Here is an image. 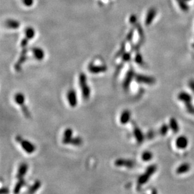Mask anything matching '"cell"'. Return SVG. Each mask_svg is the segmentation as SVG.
<instances>
[{"label": "cell", "mask_w": 194, "mask_h": 194, "mask_svg": "<svg viewBox=\"0 0 194 194\" xmlns=\"http://www.w3.org/2000/svg\"><path fill=\"white\" fill-rule=\"evenodd\" d=\"M186 108H187V111L191 114L194 115V106H192V101H189V102H187L185 103H184Z\"/></svg>", "instance_id": "29"}, {"label": "cell", "mask_w": 194, "mask_h": 194, "mask_svg": "<svg viewBox=\"0 0 194 194\" xmlns=\"http://www.w3.org/2000/svg\"><path fill=\"white\" fill-rule=\"evenodd\" d=\"M28 39L26 37L24 39H23L22 40V42H21V47L22 48H25L28 44Z\"/></svg>", "instance_id": "34"}, {"label": "cell", "mask_w": 194, "mask_h": 194, "mask_svg": "<svg viewBox=\"0 0 194 194\" xmlns=\"http://www.w3.org/2000/svg\"><path fill=\"white\" fill-rule=\"evenodd\" d=\"M135 60L139 65H143V59L142 55L139 53H137L135 58Z\"/></svg>", "instance_id": "30"}, {"label": "cell", "mask_w": 194, "mask_h": 194, "mask_svg": "<svg viewBox=\"0 0 194 194\" xmlns=\"http://www.w3.org/2000/svg\"><path fill=\"white\" fill-rule=\"evenodd\" d=\"M188 140L185 136H180L176 140L175 145L179 149H185L188 147Z\"/></svg>", "instance_id": "12"}, {"label": "cell", "mask_w": 194, "mask_h": 194, "mask_svg": "<svg viewBox=\"0 0 194 194\" xmlns=\"http://www.w3.org/2000/svg\"><path fill=\"white\" fill-rule=\"evenodd\" d=\"M28 166L27 163H21L18 168L16 178L18 180L23 178V177H25V175L27 174L28 172Z\"/></svg>", "instance_id": "13"}, {"label": "cell", "mask_w": 194, "mask_h": 194, "mask_svg": "<svg viewBox=\"0 0 194 194\" xmlns=\"http://www.w3.org/2000/svg\"><path fill=\"white\" fill-rule=\"evenodd\" d=\"M14 101L17 104L22 107V106L25 105V97L23 94L21 92H18L14 96Z\"/></svg>", "instance_id": "17"}, {"label": "cell", "mask_w": 194, "mask_h": 194, "mask_svg": "<svg viewBox=\"0 0 194 194\" xmlns=\"http://www.w3.org/2000/svg\"><path fill=\"white\" fill-rule=\"evenodd\" d=\"M135 79L138 83L148 85L154 84L156 81L153 77L142 74H136Z\"/></svg>", "instance_id": "5"}, {"label": "cell", "mask_w": 194, "mask_h": 194, "mask_svg": "<svg viewBox=\"0 0 194 194\" xmlns=\"http://www.w3.org/2000/svg\"><path fill=\"white\" fill-rule=\"evenodd\" d=\"M107 66H104V65L97 66V65H94L93 63H91L88 66L89 72L94 74H98L99 73L104 72L107 71Z\"/></svg>", "instance_id": "6"}, {"label": "cell", "mask_w": 194, "mask_h": 194, "mask_svg": "<svg viewBox=\"0 0 194 194\" xmlns=\"http://www.w3.org/2000/svg\"><path fill=\"white\" fill-rule=\"evenodd\" d=\"M25 185V181L23 178L22 179H18V181L17 182L15 187H14V190H13V192L15 193H18L20 192L21 189L23 188V187Z\"/></svg>", "instance_id": "22"}, {"label": "cell", "mask_w": 194, "mask_h": 194, "mask_svg": "<svg viewBox=\"0 0 194 194\" xmlns=\"http://www.w3.org/2000/svg\"><path fill=\"white\" fill-rule=\"evenodd\" d=\"M170 129V126L167 124H163L159 129V133L162 136H165Z\"/></svg>", "instance_id": "28"}, {"label": "cell", "mask_w": 194, "mask_h": 194, "mask_svg": "<svg viewBox=\"0 0 194 194\" xmlns=\"http://www.w3.org/2000/svg\"><path fill=\"white\" fill-rule=\"evenodd\" d=\"M79 84L81 89L82 95L84 100L89 99L91 96V89L87 84V76L84 73H81L79 76Z\"/></svg>", "instance_id": "1"}, {"label": "cell", "mask_w": 194, "mask_h": 194, "mask_svg": "<svg viewBox=\"0 0 194 194\" xmlns=\"http://www.w3.org/2000/svg\"><path fill=\"white\" fill-rule=\"evenodd\" d=\"M137 16L135 15H132L130 18H129V22L132 24H135L137 23Z\"/></svg>", "instance_id": "33"}, {"label": "cell", "mask_w": 194, "mask_h": 194, "mask_svg": "<svg viewBox=\"0 0 194 194\" xmlns=\"http://www.w3.org/2000/svg\"><path fill=\"white\" fill-rule=\"evenodd\" d=\"M169 126L173 133H178L179 132V125L176 119L174 117L170 118L169 121Z\"/></svg>", "instance_id": "19"}, {"label": "cell", "mask_w": 194, "mask_h": 194, "mask_svg": "<svg viewBox=\"0 0 194 194\" xmlns=\"http://www.w3.org/2000/svg\"><path fill=\"white\" fill-rule=\"evenodd\" d=\"M27 52H28V50L26 48V47L23 48V50L22 51V53H21V55H20L19 59L18 60V61L17 62V63L15 65L14 68L17 72L21 71L22 65L28 58V57L27 55Z\"/></svg>", "instance_id": "4"}, {"label": "cell", "mask_w": 194, "mask_h": 194, "mask_svg": "<svg viewBox=\"0 0 194 194\" xmlns=\"http://www.w3.org/2000/svg\"><path fill=\"white\" fill-rule=\"evenodd\" d=\"M82 142H83V141H82L81 138H80V137H76V138H72L69 145H74V146L78 147V146H81L82 144Z\"/></svg>", "instance_id": "26"}, {"label": "cell", "mask_w": 194, "mask_h": 194, "mask_svg": "<svg viewBox=\"0 0 194 194\" xmlns=\"http://www.w3.org/2000/svg\"><path fill=\"white\" fill-rule=\"evenodd\" d=\"M25 34H26V37L28 40L32 39L34 36H35V30L32 28H27L25 30Z\"/></svg>", "instance_id": "27"}, {"label": "cell", "mask_w": 194, "mask_h": 194, "mask_svg": "<svg viewBox=\"0 0 194 194\" xmlns=\"http://www.w3.org/2000/svg\"><path fill=\"white\" fill-rule=\"evenodd\" d=\"M153 158V153L150 151H145L142 153V158L144 162H149Z\"/></svg>", "instance_id": "25"}, {"label": "cell", "mask_w": 194, "mask_h": 194, "mask_svg": "<svg viewBox=\"0 0 194 194\" xmlns=\"http://www.w3.org/2000/svg\"><path fill=\"white\" fill-rule=\"evenodd\" d=\"M16 142L19 143L22 148L28 154H32L36 150V147L30 142L24 140L21 136H17L15 138Z\"/></svg>", "instance_id": "2"}, {"label": "cell", "mask_w": 194, "mask_h": 194, "mask_svg": "<svg viewBox=\"0 0 194 194\" xmlns=\"http://www.w3.org/2000/svg\"><path fill=\"white\" fill-rule=\"evenodd\" d=\"M190 169V165L188 163H183L181 164L176 170V172L177 174H183L188 172Z\"/></svg>", "instance_id": "18"}, {"label": "cell", "mask_w": 194, "mask_h": 194, "mask_svg": "<svg viewBox=\"0 0 194 194\" xmlns=\"http://www.w3.org/2000/svg\"><path fill=\"white\" fill-rule=\"evenodd\" d=\"M73 138V131L71 128H67L63 132L62 143L64 145H69L71 140Z\"/></svg>", "instance_id": "11"}, {"label": "cell", "mask_w": 194, "mask_h": 194, "mask_svg": "<svg viewBox=\"0 0 194 194\" xmlns=\"http://www.w3.org/2000/svg\"><path fill=\"white\" fill-rule=\"evenodd\" d=\"M131 112L129 110H124L121 114L119 117V121L122 124H127L131 119Z\"/></svg>", "instance_id": "15"}, {"label": "cell", "mask_w": 194, "mask_h": 194, "mask_svg": "<svg viewBox=\"0 0 194 194\" xmlns=\"http://www.w3.org/2000/svg\"><path fill=\"white\" fill-rule=\"evenodd\" d=\"M133 35V30H132L130 32H129L128 35H127V37H126L127 41H131L132 40Z\"/></svg>", "instance_id": "35"}, {"label": "cell", "mask_w": 194, "mask_h": 194, "mask_svg": "<svg viewBox=\"0 0 194 194\" xmlns=\"http://www.w3.org/2000/svg\"><path fill=\"white\" fill-rule=\"evenodd\" d=\"M178 100L182 101L183 103H185L187 102L192 101V96L186 92H181L178 95Z\"/></svg>", "instance_id": "20"}, {"label": "cell", "mask_w": 194, "mask_h": 194, "mask_svg": "<svg viewBox=\"0 0 194 194\" xmlns=\"http://www.w3.org/2000/svg\"><path fill=\"white\" fill-rule=\"evenodd\" d=\"M22 2L26 7H31L33 5V0H22Z\"/></svg>", "instance_id": "31"}, {"label": "cell", "mask_w": 194, "mask_h": 194, "mask_svg": "<svg viewBox=\"0 0 194 194\" xmlns=\"http://www.w3.org/2000/svg\"><path fill=\"white\" fill-rule=\"evenodd\" d=\"M178 3V5L180 7V8L183 12H188L189 10V6L187 4V2H185V0H177Z\"/></svg>", "instance_id": "24"}, {"label": "cell", "mask_w": 194, "mask_h": 194, "mask_svg": "<svg viewBox=\"0 0 194 194\" xmlns=\"http://www.w3.org/2000/svg\"><path fill=\"white\" fill-rule=\"evenodd\" d=\"M124 51H125V45L124 43H123L122 44V46H121V48L120 49V50L117 52V55H116V57H120L121 55H122L124 53Z\"/></svg>", "instance_id": "32"}, {"label": "cell", "mask_w": 194, "mask_h": 194, "mask_svg": "<svg viewBox=\"0 0 194 194\" xmlns=\"http://www.w3.org/2000/svg\"><path fill=\"white\" fill-rule=\"evenodd\" d=\"M0 193H9V190L7 188H2L1 190H0Z\"/></svg>", "instance_id": "37"}, {"label": "cell", "mask_w": 194, "mask_h": 194, "mask_svg": "<svg viewBox=\"0 0 194 194\" xmlns=\"http://www.w3.org/2000/svg\"><path fill=\"white\" fill-rule=\"evenodd\" d=\"M155 135V133L152 132V131H150L148 133V137L149 139H152Z\"/></svg>", "instance_id": "38"}, {"label": "cell", "mask_w": 194, "mask_h": 194, "mask_svg": "<svg viewBox=\"0 0 194 194\" xmlns=\"http://www.w3.org/2000/svg\"><path fill=\"white\" fill-rule=\"evenodd\" d=\"M135 75H136V74H135L134 70L133 69V68H131L128 71V72H127L126 77L124 79V81H123V88L125 90L128 89L129 86H130L131 82H132L133 79L135 78Z\"/></svg>", "instance_id": "8"}, {"label": "cell", "mask_w": 194, "mask_h": 194, "mask_svg": "<svg viewBox=\"0 0 194 194\" xmlns=\"http://www.w3.org/2000/svg\"><path fill=\"white\" fill-rule=\"evenodd\" d=\"M157 10L154 8H152L149 10L145 19V25L147 26H149L150 25L152 24V23L155 19V17L157 15Z\"/></svg>", "instance_id": "14"}, {"label": "cell", "mask_w": 194, "mask_h": 194, "mask_svg": "<svg viewBox=\"0 0 194 194\" xmlns=\"http://www.w3.org/2000/svg\"><path fill=\"white\" fill-rule=\"evenodd\" d=\"M185 2H190V1H191V0H185Z\"/></svg>", "instance_id": "39"}, {"label": "cell", "mask_w": 194, "mask_h": 194, "mask_svg": "<svg viewBox=\"0 0 194 194\" xmlns=\"http://www.w3.org/2000/svg\"><path fill=\"white\" fill-rule=\"evenodd\" d=\"M41 182L39 180H36L33 184L29 188L28 190V193H35L40 187H41Z\"/></svg>", "instance_id": "23"}, {"label": "cell", "mask_w": 194, "mask_h": 194, "mask_svg": "<svg viewBox=\"0 0 194 194\" xmlns=\"http://www.w3.org/2000/svg\"><path fill=\"white\" fill-rule=\"evenodd\" d=\"M5 25L8 28H9L17 29V28H18L20 27V23L18 21H17V20H8L5 22Z\"/></svg>", "instance_id": "21"}, {"label": "cell", "mask_w": 194, "mask_h": 194, "mask_svg": "<svg viewBox=\"0 0 194 194\" xmlns=\"http://www.w3.org/2000/svg\"><path fill=\"white\" fill-rule=\"evenodd\" d=\"M67 99L69 106L72 107L77 106L78 103L77 96L76 92L74 89H70L67 94Z\"/></svg>", "instance_id": "7"}, {"label": "cell", "mask_w": 194, "mask_h": 194, "mask_svg": "<svg viewBox=\"0 0 194 194\" xmlns=\"http://www.w3.org/2000/svg\"><path fill=\"white\" fill-rule=\"evenodd\" d=\"M188 86L192 92L194 93V80H190L188 82Z\"/></svg>", "instance_id": "36"}, {"label": "cell", "mask_w": 194, "mask_h": 194, "mask_svg": "<svg viewBox=\"0 0 194 194\" xmlns=\"http://www.w3.org/2000/svg\"><path fill=\"white\" fill-rule=\"evenodd\" d=\"M32 51L33 57L35 59L38 60H42L45 57V53L43 50L40 48H32Z\"/></svg>", "instance_id": "16"}, {"label": "cell", "mask_w": 194, "mask_h": 194, "mask_svg": "<svg viewBox=\"0 0 194 194\" xmlns=\"http://www.w3.org/2000/svg\"><path fill=\"white\" fill-rule=\"evenodd\" d=\"M157 167L155 165H152L148 167L146 170V172L141 175L138 180V185L139 186H142L146 183L148 182L150 177L154 174V173L157 171Z\"/></svg>", "instance_id": "3"}, {"label": "cell", "mask_w": 194, "mask_h": 194, "mask_svg": "<svg viewBox=\"0 0 194 194\" xmlns=\"http://www.w3.org/2000/svg\"><path fill=\"white\" fill-rule=\"evenodd\" d=\"M133 135L138 143H142L145 140V136L142 131L135 123H133Z\"/></svg>", "instance_id": "10"}, {"label": "cell", "mask_w": 194, "mask_h": 194, "mask_svg": "<svg viewBox=\"0 0 194 194\" xmlns=\"http://www.w3.org/2000/svg\"><path fill=\"white\" fill-rule=\"evenodd\" d=\"M114 165L118 167H126V168H133L135 165V163L130 160H125L119 158L114 161Z\"/></svg>", "instance_id": "9"}]
</instances>
